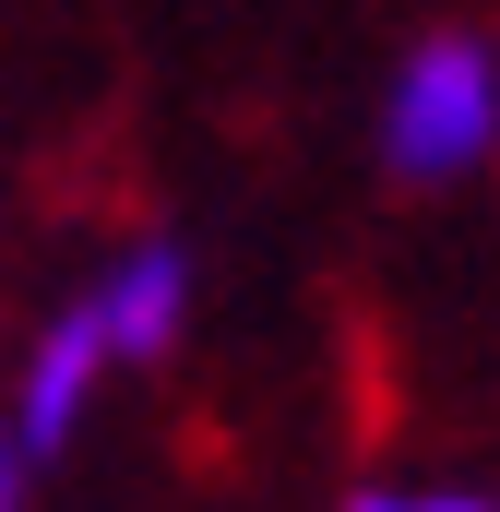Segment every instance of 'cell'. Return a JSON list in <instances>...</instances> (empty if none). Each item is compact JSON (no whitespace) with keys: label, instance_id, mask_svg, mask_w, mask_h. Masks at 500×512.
Returning a JSON list of instances; mask_svg holds the SVG:
<instances>
[{"label":"cell","instance_id":"cell-5","mask_svg":"<svg viewBox=\"0 0 500 512\" xmlns=\"http://www.w3.org/2000/svg\"><path fill=\"white\" fill-rule=\"evenodd\" d=\"M24 477H36V453H24V441H0V512H24Z\"/></svg>","mask_w":500,"mask_h":512},{"label":"cell","instance_id":"cell-4","mask_svg":"<svg viewBox=\"0 0 500 512\" xmlns=\"http://www.w3.org/2000/svg\"><path fill=\"white\" fill-rule=\"evenodd\" d=\"M346 512H500V501H465V489H358Z\"/></svg>","mask_w":500,"mask_h":512},{"label":"cell","instance_id":"cell-3","mask_svg":"<svg viewBox=\"0 0 500 512\" xmlns=\"http://www.w3.org/2000/svg\"><path fill=\"white\" fill-rule=\"evenodd\" d=\"M96 310H108V346H120V370H155L167 346H179V322H191V251L179 239H131L96 286H84Z\"/></svg>","mask_w":500,"mask_h":512},{"label":"cell","instance_id":"cell-1","mask_svg":"<svg viewBox=\"0 0 500 512\" xmlns=\"http://www.w3.org/2000/svg\"><path fill=\"white\" fill-rule=\"evenodd\" d=\"M500 155V48L489 36H417L381 84V167L441 191Z\"/></svg>","mask_w":500,"mask_h":512},{"label":"cell","instance_id":"cell-2","mask_svg":"<svg viewBox=\"0 0 500 512\" xmlns=\"http://www.w3.org/2000/svg\"><path fill=\"white\" fill-rule=\"evenodd\" d=\"M120 370V346H108V310L96 298H72V310H48V334L24 346V382H12V441L48 465L60 441H72V417L96 405V382Z\"/></svg>","mask_w":500,"mask_h":512}]
</instances>
